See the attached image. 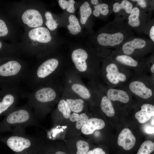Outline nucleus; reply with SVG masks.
<instances>
[{
	"label": "nucleus",
	"instance_id": "nucleus-1",
	"mask_svg": "<svg viewBox=\"0 0 154 154\" xmlns=\"http://www.w3.org/2000/svg\"><path fill=\"white\" fill-rule=\"evenodd\" d=\"M63 85L56 81L49 85L40 86L30 93L26 92L25 97L31 106L37 119L42 117L51 110L61 95Z\"/></svg>",
	"mask_w": 154,
	"mask_h": 154
},
{
	"label": "nucleus",
	"instance_id": "nucleus-2",
	"mask_svg": "<svg viewBox=\"0 0 154 154\" xmlns=\"http://www.w3.org/2000/svg\"><path fill=\"white\" fill-rule=\"evenodd\" d=\"M66 70L58 59L50 58L32 70H29L24 80L34 90L40 86L55 82L64 74Z\"/></svg>",
	"mask_w": 154,
	"mask_h": 154
},
{
	"label": "nucleus",
	"instance_id": "nucleus-3",
	"mask_svg": "<svg viewBox=\"0 0 154 154\" xmlns=\"http://www.w3.org/2000/svg\"><path fill=\"white\" fill-rule=\"evenodd\" d=\"M5 120V129L13 134H25L27 127H40L33 110L29 104L15 107L8 113Z\"/></svg>",
	"mask_w": 154,
	"mask_h": 154
},
{
	"label": "nucleus",
	"instance_id": "nucleus-4",
	"mask_svg": "<svg viewBox=\"0 0 154 154\" xmlns=\"http://www.w3.org/2000/svg\"><path fill=\"white\" fill-rule=\"evenodd\" d=\"M29 70L24 64L16 60L0 64V87H19Z\"/></svg>",
	"mask_w": 154,
	"mask_h": 154
},
{
	"label": "nucleus",
	"instance_id": "nucleus-5",
	"mask_svg": "<svg viewBox=\"0 0 154 154\" xmlns=\"http://www.w3.org/2000/svg\"><path fill=\"white\" fill-rule=\"evenodd\" d=\"M7 146L15 154H38L44 145L36 136L13 134L5 141Z\"/></svg>",
	"mask_w": 154,
	"mask_h": 154
},
{
	"label": "nucleus",
	"instance_id": "nucleus-6",
	"mask_svg": "<svg viewBox=\"0 0 154 154\" xmlns=\"http://www.w3.org/2000/svg\"><path fill=\"white\" fill-rule=\"evenodd\" d=\"M71 59L74 67L72 68L80 76L90 80L92 82L99 73L98 66L89 62V55L87 51L81 48L72 52Z\"/></svg>",
	"mask_w": 154,
	"mask_h": 154
},
{
	"label": "nucleus",
	"instance_id": "nucleus-7",
	"mask_svg": "<svg viewBox=\"0 0 154 154\" xmlns=\"http://www.w3.org/2000/svg\"><path fill=\"white\" fill-rule=\"evenodd\" d=\"M63 86L85 100H89L92 94L89 88L82 81L81 77L71 68L66 69Z\"/></svg>",
	"mask_w": 154,
	"mask_h": 154
},
{
	"label": "nucleus",
	"instance_id": "nucleus-8",
	"mask_svg": "<svg viewBox=\"0 0 154 154\" xmlns=\"http://www.w3.org/2000/svg\"><path fill=\"white\" fill-rule=\"evenodd\" d=\"M26 92L19 87H6L0 90V115L8 113L15 108L19 100L25 97Z\"/></svg>",
	"mask_w": 154,
	"mask_h": 154
},
{
	"label": "nucleus",
	"instance_id": "nucleus-9",
	"mask_svg": "<svg viewBox=\"0 0 154 154\" xmlns=\"http://www.w3.org/2000/svg\"><path fill=\"white\" fill-rule=\"evenodd\" d=\"M126 38L125 33L123 31H112L100 34L97 37V40L101 46L114 47L122 44Z\"/></svg>",
	"mask_w": 154,
	"mask_h": 154
},
{
	"label": "nucleus",
	"instance_id": "nucleus-10",
	"mask_svg": "<svg viewBox=\"0 0 154 154\" xmlns=\"http://www.w3.org/2000/svg\"><path fill=\"white\" fill-rule=\"evenodd\" d=\"M61 95V97L65 100L71 112L78 113L84 109L85 100L64 86Z\"/></svg>",
	"mask_w": 154,
	"mask_h": 154
},
{
	"label": "nucleus",
	"instance_id": "nucleus-11",
	"mask_svg": "<svg viewBox=\"0 0 154 154\" xmlns=\"http://www.w3.org/2000/svg\"><path fill=\"white\" fill-rule=\"evenodd\" d=\"M22 19L25 24L32 28L40 27L43 23L42 17L40 13L33 9L25 11L22 15Z\"/></svg>",
	"mask_w": 154,
	"mask_h": 154
},
{
	"label": "nucleus",
	"instance_id": "nucleus-12",
	"mask_svg": "<svg viewBox=\"0 0 154 154\" xmlns=\"http://www.w3.org/2000/svg\"><path fill=\"white\" fill-rule=\"evenodd\" d=\"M105 72L106 78L113 84H116L120 82H123L126 80L125 74L119 72L117 65L114 63L107 65L105 68Z\"/></svg>",
	"mask_w": 154,
	"mask_h": 154
},
{
	"label": "nucleus",
	"instance_id": "nucleus-13",
	"mask_svg": "<svg viewBox=\"0 0 154 154\" xmlns=\"http://www.w3.org/2000/svg\"><path fill=\"white\" fill-rule=\"evenodd\" d=\"M135 142V137L128 128L123 129L118 135L117 144L125 150H129L132 148Z\"/></svg>",
	"mask_w": 154,
	"mask_h": 154
},
{
	"label": "nucleus",
	"instance_id": "nucleus-14",
	"mask_svg": "<svg viewBox=\"0 0 154 154\" xmlns=\"http://www.w3.org/2000/svg\"><path fill=\"white\" fill-rule=\"evenodd\" d=\"M131 91L137 96L144 99H147L152 95V90L146 87L144 83L139 81L131 82L129 85Z\"/></svg>",
	"mask_w": 154,
	"mask_h": 154
},
{
	"label": "nucleus",
	"instance_id": "nucleus-15",
	"mask_svg": "<svg viewBox=\"0 0 154 154\" xmlns=\"http://www.w3.org/2000/svg\"><path fill=\"white\" fill-rule=\"evenodd\" d=\"M29 36L33 40L43 43H48L52 39L49 30L43 27L36 28L31 30L29 33Z\"/></svg>",
	"mask_w": 154,
	"mask_h": 154
},
{
	"label": "nucleus",
	"instance_id": "nucleus-16",
	"mask_svg": "<svg viewBox=\"0 0 154 154\" xmlns=\"http://www.w3.org/2000/svg\"><path fill=\"white\" fill-rule=\"evenodd\" d=\"M147 44L146 41L140 38H135L124 43L122 47L123 53L127 55L132 54L135 50L142 49Z\"/></svg>",
	"mask_w": 154,
	"mask_h": 154
},
{
	"label": "nucleus",
	"instance_id": "nucleus-17",
	"mask_svg": "<svg viewBox=\"0 0 154 154\" xmlns=\"http://www.w3.org/2000/svg\"><path fill=\"white\" fill-rule=\"evenodd\" d=\"M105 123L102 119L92 118L88 119L86 123L81 129L82 133L85 135L92 134L96 130L104 128L105 126Z\"/></svg>",
	"mask_w": 154,
	"mask_h": 154
},
{
	"label": "nucleus",
	"instance_id": "nucleus-18",
	"mask_svg": "<svg viewBox=\"0 0 154 154\" xmlns=\"http://www.w3.org/2000/svg\"><path fill=\"white\" fill-rule=\"evenodd\" d=\"M154 115V105L145 104L141 106L140 111L136 112L135 117L139 123H143L150 120Z\"/></svg>",
	"mask_w": 154,
	"mask_h": 154
},
{
	"label": "nucleus",
	"instance_id": "nucleus-19",
	"mask_svg": "<svg viewBox=\"0 0 154 154\" xmlns=\"http://www.w3.org/2000/svg\"><path fill=\"white\" fill-rule=\"evenodd\" d=\"M107 96L111 100L114 101H117L126 103L129 100V96L126 92L118 89H109L107 92Z\"/></svg>",
	"mask_w": 154,
	"mask_h": 154
},
{
	"label": "nucleus",
	"instance_id": "nucleus-20",
	"mask_svg": "<svg viewBox=\"0 0 154 154\" xmlns=\"http://www.w3.org/2000/svg\"><path fill=\"white\" fill-rule=\"evenodd\" d=\"M100 106L102 111L107 116L111 117L114 115L115 112L112 102L107 96L102 97Z\"/></svg>",
	"mask_w": 154,
	"mask_h": 154
},
{
	"label": "nucleus",
	"instance_id": "nucleus-21",
	"mask_svg": "<svg viewBox=\"0 0 154 154\" xmlns=\"http://www.w3.org/2000/svg\"><path fill=\"white\" fill-rule=\"evenodd\" d=\"M68 19L69 24L67 26V27L70 33L76 35L80 33L82 28L76 16L71 15L69 17Z\"/></svg>",
	"mask_w": 154,
	"mask_h": 154
},
{
	"label": "nucleus",
	"instance_id": "nucleus-22",
	"mask_svg": "<svg viewBox=\"0 0 154 154\" xmlns=\"http://www.w3.org/2000/svg\"><path fill=\"white\" fill-rule=\"evenodd\" d=\"M80 21L82 24H85L92 13V9L89 3L87 1L84 3L80 9Z\"/></svg>",
	"mask_w": 154,
	"mask_h": 154
},
{
	"label": "nucleus",
	"instance_id": "nucleus-23",
	"mask_svg": "<svg viewBox=\"0 0 154 154\" xmlns=\"http://www.w3.org/2000/svg\"><path fill=\"white\" fill-rule=\"evenodd\" d=\"M133 8L132 3L127 0H123L120 3L116 2L113 5V10L115 13H117L123 9L126 13L129 14Z\"/></svg>",
	"mask_w": 154,
	"mask_h": 154
},
{
	"label": "nucleus",
	"instance_id": "nucleus-24",
	"mask_svg": "<svg viewBox=\"0 0 154 154\" xmlns=\"http://www.w3.org/2000/svg\"><path fill=\"white\" fill-rule=\"evenodd\" d=\"M139 9L137 7L132 9L128 18V24L133 27H137L140 25Z\"/></svg>",
	"mask_w": 154,
	"mask_h": 154
},
{
	"label": "nucleus",
	"instance_id": "nucleus-25",
	"mask_svg": "<svg viewBox=\"0 0 154 154\" xmlns=\"http://www.w3.org/2000/svg\"><path fill=\"white\" fill-rule=\"evenodd\" d=\"M116 60L118 62L124 65L131 67H136L138 62L132 57L126 54H121L116 56Z\"/></svg>",
	"mask_w": 154,
	"mask_h": 154
},
{
	"label": "nucleus",
	"instance_id": "nucleus-26",
	"mask_svg": "<svg viewBox=\"0 0 154 154\" xmlns=\"http://www.w3.org/2000/svg\"><path fill=\"white\" fill-rule=\"evenodd\" d=\"M56 111L61 113L67 119L69 118L71 112L67 103L62 98L58 102Z\"/></svg>",
	"mask_w": 154,
	"mask_h": 154
},
{
	"label": "nucleus",
	"instance_id": "nucleus-27",
	"mask_svg": "<svg viewBox=\"0 0 154 154\" xmlns=\"http://www.w3.org/2000/svg\"><path fill=\"white\" fill-rule=\"evenodd\" d=\"M154 150V143L151 141L147 140L141 144L137 154H150Z\"/></svg>",
	"mask_w": 154,
	"mask_h": 154
},
{
	"label": "nucleus",
	"instance_id": "nucleus-28",
	"mask_svg": "<svg viewBox=\"0 0 154 154\" xmlns=\"http://www.w3.org/2000/svg\"><path fill=\"white\" fill-rule=\"evenodd\" d=\"M94 10L93 14L96 17H98L100 14L103 15H107L109 12V5L105 3H99L94 6Z\"/></svg>",
	"mask_w": 154,
	"mask_h": 154
},
{
	"label": "nucleus",
	"instance_id": "nucleus-29",
	"mask_svg": "<svg viewBox=\"0 0 154 154\" xmlns=\"http://www.w3.org/2000/svg\"><path fill=\"white\" fill-rule=\"evenodd\" d=\"M38 154H68L65 151L60 149H57L56 148L44 145L41 148Z\"/></svg>",
	"mask_w": 154,
	"mask_h": 154
},
{
	"label": "nucleus",
	"instance_id": "nucleus-30",
	"mask_svg": "<svg viewBox=\"0 0 154 154\" xmlns=\"http://www.w3.org/2000/svg\"><path fill=\"white\" fill-rule=\"evenodd\" d=\"M76 150L74 154H86L89 150V143L82 140L78 141L76 143Z\"/></svg>",
	"mask_w": 154,
	"mask_h": 154
},
{
	"label": "nucleus",
	"instance_id": "nucleus-31",
	"mask_svg": "<svg viewBox=\"0 0 154 154\" xmlns=\"http://www.w3.org/2000/svg\"><path fill=\"white\" fill-rule=\"evenodd\" d=\"M59 4L63 9H66L67 11L70 13H73L75 11L74 4L75 1L74 0H69L68 1L65 0H59L58 1Z\"/></svg>",
	"mask_w": 154,
	"mask_h": 154
},
{
	"label": "nucleus",
	"instance_id": "nucleus-32",
	"mask_svg": "<svg viewBox=\"0 0 154 154\" xmlns=\"http://www.w3.org/2000/svg\"><path fill=\"white\" fill-rule=\"evenodd\" d=\"M45 16L46 19L45 24L48 28L51 31L56 29L58 24L57 23L56 21L54 19L51 13L49 11L46 12Z\"/></svg>",
	"mask_w": 154,
	"mask_h": 154
},
{
	"label": "nucleus",
	"instance_id": "nucleus-33",
	"mask_svg": "<svg viewBox=\"0 0 154 154\" xmlns=\"http://www.w3.org/2000/svg\"><path fill=\"white\" fill-rule=\"evenodd\" d=\"M89 119L87 115L85 113H81L79 115L76 121V127L78 129H80L86 123Z\"/></svg>",
	"mask_w": 154,
	"mask_h": 154
},
{
	"label": "nucleus",
	"instance_id": "nucleus-34",
	"mask_svg": "<svg viewBox=\"0 0 154 154\" xmlns=\"http://www.w3.org/2000/svg\"><path fill=\"white\" fill-rule=\"evenodd\" d=\"M8 32V29L5 23L0 19V37L5 36Z\"/></svg>",
	"mask_w": 154,
	"mask_h": 154
},
{
	"label": "nucleus",
	"instance_id": "nucleus-35",
	"mask_svg": "<svg viewBox=\"0 0 154 154\" xmlns=\"http://www.w3.org/2000/svg\"><path fill=\"white\" fill-rule=\"evenodd\" d=\"M86 154H106V153L102 148L97 147L92 150H89Z\"/></svg>",
	"mask_w": 154,
	"mask_h": 154
},
{
	"label": "nucleus",
	"instance_id": "nucleus-36",
	"mask_svg": "<svg viewBox=\"0 0 154 154\" xmlns=\"http://www.w3.org/2000/svg\"><path fill=\"white\" fill-rule=\"evenodd\" d=\"M131 1L137 2V4L142 8H145L147 6V3L145 0H131Z\"/></svg>",
	"mask_w": 154,
	"mask_h": 154
},
{
	"label": "nucleus",
	"instance_id": "nucleus-37",
	"mask_svg": "<svg viewBox=\"0 0 154 154\" xmlns=\"http://www.w3.org/2000/svg\"><path fill=\"white\" fill-rule=\"evenodd\" d=\"M79 114L78 113H73L71 114L69 119L72 122L76 121L78 117Z\"/></svg>",
	"mask_w": 154,
	"mask_h": 154
},
{
	"label": "nucleus",
	"instance_id": "nucleus-38",
	"mask_svg": "<svg viewBox=\"0 0 154 154\" xmlns=\"http://www.w3.org/2000/svg\"><path fill=\"white\" fill-rule=\"evenodd\" d=\"M149 37L153 42H154V25L151 28L149 31Z\"/></svg>",
	"mask_w": 154,
	"mask_h": 154
},
{
	"label": "nucleus",
	"instance_id": "nucleus-39",
	"mask_svg": "<svg viewBox=\"0 0 154 154\" xmlns=\"http://www.w3.org/2000/svg\"><path fill=\"white\" fill-rule=\"evenodd\" d=\"M146 132L149 134H152L154 133V127H153L147 126L145 129Z\"/></svg>",
	"mask_w": 154,
	"mask_h": 154
},
{
	"label": "nucleus",
	"instance_id": "nucleus-40",
	"mask_svg": "<svg viewBox=\"0 0 154 154\" xmlns=\"http://www.w3.org/2000/svg\"><path fill=\"white\" fill-rule=\"evenodd\" d=\"M91 2L92 4L95 5L99 4L98 1V0H91Z\"/></svg>",
	"mask_w": 154,
	"mask_h": 154
},
{
	"label": "nucleus",
	"instance_id": "nucleus-41",
	"mask_svg": "<svg viewBox=\"0 0 154 154\" xmlns=\"http://www.w3.org/2000/svg\"><path fill=\"white\" fill-rule=\"evenodd\" d=\"M151 72L153 73H154V64H153V65L152 66L151 68Z\"/></svg>",
	"mask_w": 154,
	"mask_h": 154
},
{
	"label": "nucleus",
	"instance_id": "nucleus-42",
	"mask_svg": "<svg viewBox=\"0 0 154 154\" xmlns=\"http://www.w3.org/2000/svg\"><path fill=\"white\" fill-rule=\"evenodd\" d=\"M151 123L152 125H154V118H153V119H152V120Z\"/></svg>",
	"mask_w": 154,
	"mask_h": 154
},
{
	"label": "nucleus",
	"instance_id": "nucleus-43",
	"mask_svg": "<svg viewBox=\"0 0 154 154\" xmlns=\"http://www.w3.org/2000/svg\"><path fill=\"white\" fill-rule=\"evenodd\" d=\"M2 46V45L1 43V42L0 41V49L1 48Z\"/></svg>",
	"mask_w": 154,
	"mask_h": 154
}]
</instances>
